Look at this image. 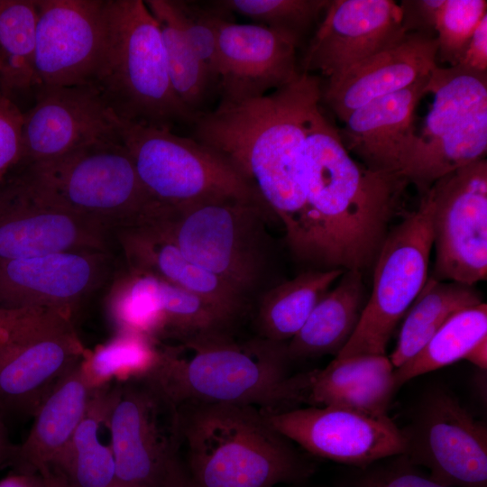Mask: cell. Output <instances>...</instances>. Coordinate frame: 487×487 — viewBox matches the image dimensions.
Segmentation results:
<instances>
[{
  "label": "cell",
  "mask_w": 487,
  "mask_h": 487,
  "mask_svg": "<svg viewBox=\"0 0 487 487\" xmlns=\"http://www.w3.org/2000/svg\"><path fill=\"white\" fill-rule=\"evenodd\" d=\"M119 119L171 130L194 115L172 87L158 22L142 0H106L104 41L91 83Z\"/></svg>",
  "instance_id": "cell-6"
},
{
  "label": "cell",
  "mask_w": 487,
  "mask_h": 487,
  "mask_svg": "<svg viewBox=\"0 0 487 487\" xmlns=\"http://www.w3.org/2000/svg\"><path fill=\"white\" fill-rule=\"evenodd\" d=\"M106 0H38V87L91 84L105 32Z\"/></svg>",
  "instance_id": "cell-18"
},
{
  "label": "cell",
  "mask_w": 487,
  "mask_h": 487,
  "mask_svg": "<svg viewBox=\"0 0 487 487\" xmlns=\"http://www.w3.org/2000/svg\"><path fill=\"white\" fill-rule=\"evenodd\" d=\"M148 220L188 259L219 278L251 306L283 280L278 245L267 227L269 221L277 219L265 205L239 199L162 205Z\"/></svg>",
  "instance_id": "cell-5"
},
{
  "label": "cell",
  "mask_w": 487,
  "mask_h": 487,
  "mask_svg": "<svg viewBox=\"0 0 487 487\" xmlns=\"http://www.w3.org/2000/svg\"><path fill=\"white\" fill-rule=\"evenodd\" d=\"M434 36L410 32L399 42L327 78L321 87L325 102L343 121L365 104L412 85L437 66Z\"/></svg>",
  "instance_id": "cell-22"
},
{
  "label": "cell",
  "mask_w": 487,
  "mask_h": 487,
  "mask_svg": "<svg viewBox=\"0 0 487 487\" xmlns=\"http://www.w3.org/2000/svg\"><path fill=\"white\" fill-rule=\"evenodd\" d=\"M38 0H0V90L10 99L36 90Z\"/></svg>",
  "instance_id": "cell-31"
},
{
  "label": "cell",
  "mask_w": 487,
  "mask_h": 487,
  "mask_svg": "<svg viewBox=\"0 0 487 487\" xmlns=\"http://www.w3.org/2000/svg\"><path fill=\"white\" fill-rule=\"evenodd\" d=\"M464 359L473 363L479 369L487 370V336L482 338Z\"/></svg>",
  "instance_id": "cell-43"
},
{
  "label": "cell",
  "mask_w": 487,
  "mask_h": 487,
  "mask_svg": "<svg viewBox=\"0 0 487 487\" xmlns=\"http://www.w3.org/2000/svg\"><path fill=\"white\" fill-rule=\"evenodd\" d=\"M404 455L428 477L450 487H487V427L447 390L425 392L401 428Z\"/></svg>",
  "instance_id": "cell-14"
},
{
  "label": "cell",
  "mask_w": 487,
  "mask_h": 487,
  "mask_svg": "<svg viewBox=\"0 0 487 487\" xmlns=\"http://www.w3.org/2000/svg\"><path fill=\"white\" fill-rule=\"evenodd\" d=\"M321 105L308 121L300 171L319 267L363 272L401 212L409 182L355 161Z\"/></svg>",
  "instance_id": "cell-1"
},
{
  "label": "cell",
  "mask_w": 487,
  "mask_h": 487,
  "mask_svg": "<svg viewBox=\"0 0 487 487\" xmlns=\"http://www.w3.org/2000/svg\"><path fill=\"white\" fill-rule=\"evenodd\" d=\"M486 9L485 0H443L433 23L436 60L455 66Z\"/></svg>",
  "instance_id": "cell-36"
},
{
  "label": "cell",
  "mask_w": 487,
  "mask_h": 487,
  "mask_svg": "<svg viewBox=\"0 0 487 487\" xmlns=\"http://www.w3.org/2000/svg\"><path fill=\"white\" fill-rule=\"evenodd\" d=\"M321 87L317 76L301 71L262 96L220 101L191 123L193 139L230 161L284 224L298 222L307 211L301 159L308 121L322 104Z\"/></svg>",
  "instance_id": "cell-2"
},
{
  "label": "cell",
  "mask_w": 487,
  "mask_h": 487,
  "mask_svg": "<svg viewBox=\"0 0 487 487\" xmlns=\"http://www.w3.org/2000/svg\"><path fill=\"white\" fill-rule=\"evenodd\" d=\"M288 343L260 336L236 340L230 331L159 343L143 374L175 406L247 405L262 412L287 409Z\"/></svg>",
  "instance_id": "cell-3"
},
{
  "label": "cell",
  "mask_w": 487,
  "mask_h": 487,
  "mask_svg": "<svg viewBox=\"0 0 487 487\" xmlns=\"http://www.w3.org/2000/svg\"><path fill=\"white\" fill-rule=\"evenodd\" d=\"M409 32L393 0H333L303 60L327 78L402 40Z\"/></svg>",
  "instance_id": "cell-21"
},
{
  "label": "cell",
  "mask_w": 487,
  "mask_h": 487,
  "mask_svg": "<svg viewBox=\"0 0 487 487\" xmlns=\"http://www.w3.org/2000/svg\"><path fill=\"white\" fill-rule=\"evenodd\" d=\"M429 199L435 262L430 278L474 286L487 277V161L436 180Z\"/></svg>",
  "instance_id": "cell-13"
},
{
  "label": "cell",
  "mask_w": 487,
  "mask_h": 487,
  "mask_svg": "<svg viewBox=\"0 0 487 487\" xmlns=\"http://www.w3.org/2000/svg\"><path fill=\"white\" fill-rule=\"evenodd\" d=\"M486 370L479 369L473 378L476 392L484 403H486Z\"/></svg>",
  "instance_id": "cell-44"
},
{
  "label": "cell",
  "mask_w": 487,
  "mask_h": 487,
  "mask_svg": "<svg viewBox=\"0 0 487 487\" xmlns=\"http://www.w3.org/2000/svg\"><path fill=\"white\" fill-rule=\"evenodd\" d=\"M426 92L432 102L405 157L401 176L425 193L441 177L485 159L487 74L457 67L431 72Z\"/></svg>",
  "instance_id": "cell-7"
},
{
  "label": "cell",
  "mask_w": 487,
  "mask_h": 487,
  "mask_svg": "<svg viewBox=\"0 0 487 487\" xmlns=\"http://www.w3.org/2000/svg\"><path fill=\"white\" fill-rule=\"evenodd\" d=\"M111 384L96 389L89 407L65 451L51 470L67 487H115V464L110 446L99 439Z\"/></svg>",
  "instance_id": "cell-30"
},
{
  "label": "cell",
  "mask_w": 487,
  "mask_h": 487,
  "mask_svg": "<svg viewBox=\"0 0 487 487\" xmlns=\"http://www.w3.org/2000/svg\"><path fill=\"white\" fill-rule=\"evenodd\" d=\"M429 76L351 112L338 130L349 153L372 170L401 176L414 134L416 109Z\"/></svg>",
  "instance_id": "cell-24"
},
{
  "label": "cell",
  "mask_w": 487,
  "mask_h": 487,
  "mask_svg": "<svg viewBox=\"0 0 487 487\" xmlns=\"http://www.w3.org/2000/svg\"><path fill=\"white\" fill-rule=\"evenodd\" d=\"M101 251H67L0 260V308L46 309L70 318L92 295L108 288L123 262Z\"/></svg>",
  "instance_id": "cell-15"
},
{
  "label": "cell",
  "mask_w": 487,
  "mask_h": 487,
  "mask_svg": "<svg viewBox=\"0 0 487 487\" xmlns=\"http://www.w3.org/2000/svg\"><path fill=\"white\" fill-rule=\"evenodd\" d=\"M12 447L13 446L6 438L4 427L0 421V466L5 461L9 460Z\"/></svg>",
  "instance_id": "cell-46"
},
{
  "label": "cell",
  "mask_w": 487,
  "mask_h": 487,
  "mask_svg": "<svg viewBox=\"0 0 487 487\" xmlns=\"http://www.w3.org/2000/svg\"><path fill=\"white\" fill-rule=\"evenodd\" d=\"M482 302L474 286L428 277L407 311L398 343L389 356L393 367L415 356L453 315Z\"/></svg>",
  "instance_id": "cell-29"
},
{
  "label": "cell",
  "mask_w": 487,
  "mask_h": 487,
  "mask_svg": "<svg viewBox=\"0 0 487 487\" xmlns=\"http://www.w3.org/2000/svg\"><path fill=\"white\" fill-rule=\"evenodd\" d=\"M115 117L142 183L161 204L239 199L267 206L253 184L218 152L170 129Z\"/></svg>",
  "instance_id": "cell-8"
},
{
  "label": "cell",
  "mask_w": 487,
  "mask_h": 487,
  "mask_svg": "<svg viewBox=\"0 0 487 487\" xmlns=\"http://www.w3.org/2000/svg\"><path fill=\"white\" fill-rule=\"evenodd\" d=\"M0 487H46L40 473L17 471L0 480Z\"/></svg>",
  "instance_id": "cell-42"
},
{
  "label": "cell",
  "mask_w": 487,
  "mask_h": 487,
  "mask_svg": "<svg viewBox=\"0 0 487 487\" xmlns=\"http://www.w3.org/2000/svg\"><path fill=\"white\" fill-rule=\"evenodd\" d=\"M48 311L51 310L0 308V347L31 328Z\"/></svg>",
  "instance_id": "cell-40"
},
{
  "label": "cell",
  "mask_w": 487,
  "mask_h": 487,
  "mask_svg": "<svg viewBox=\"0 0 487 487\" xmlns=\"http://www.w3.org/2000/svg\"><path fill=\"white\" fill-rule=\"evenodd\" d=\"M124 265L194 293L235 323L250 303L227 284L188 259L151 220L113 231Z\"/></svg>",
  "instance_id": "cell-23"
},
{
  "label": "cell",
  "mask_w": 487,
  "mask_h": 487,
  "mask_svg": "<svg viewBox=\"0 0 487 487\" xmlns=\"http://www.w3.org/2000/svg\"><path fill=\"white\" fill-rule=\"evenodd\" d=\"M23 113L0 90V182L19 162Z\"/></svg>",
  "instance_id": "cell-38"
},
{
  "label": "cell",
  "mask_w": 487,
  "mask_h": 487,
  "mask_svg": "<svg viewBox=\"0 0 487 487\" xmlns=\"http://www.w3.org/2000/svg\"><path fill=\"white\" fill-rule=\"evenodd\" d=\"M358 468L345 487H450L431 480L404 455Z\"/></svg>",
  "instance_id": "cell-37"
},
{
  "label": "cell",
  "mask_w": 487,
  "mask_h": 487,
  "mask_svg": "<svg viewBox=\"0 0 487 487\" xmlns=\"http://www.w3.org/2000/svg\"><path fill=\"white\" fill-rule=\"evenodd\" d=\"M46 483V487H67L63 478L55 471L47 469L40 473Z\"/></svg>",
  "instance_id": "cell-45"
},
{
  "label": "cell",
  "mask_w": 487,
  "mask_h": 487,
  "mask_svg": "<svg viewBox=\"0 0 487 487\" xmlns=\"http://www.w3.org/2000/svg\"><path fill=\"white\" fill-rule=\"evenodd\" d=\"M72 318L48 311L0 347V412L33 416L45 397L86 355Z\"/></svg>",
  "instance_id": "cell-17"
},
{
  "label": "cell",
  "mask_w": 487,
  "mask_h": 487,
  "mask_svg": "<svg viewBox=\"0 0 487 487\" xmlns=\"http://www.w3.org/2000/svg\"><path fill=\"white\" fill-rule=\"evenodd\" d=\"M35 97L34 106L23 113L17 164L51 161L116 133L115 115L92 84L41 87Z\"/></svg>",
  "instance_id": "cell-20"
},
{
  "label": "cell",
  "mask_w": 487,
  "mask_h": 487,
  "mask_svg": "<svg viewBox=\"0 0 487 487\" xmlns=\"http://www.w3.org/2000/svg\"><path fill=\"white\" fill-rule=\"evenodd\" d=\"M454 67L487 74V14L481 20Z\"/></svg>",
  "instance_id": "cell-39"
},
{
  "label": "cell",
  "mask_w": 487,
  "mask_h": 487,
  "mask_svg": "<svg viewBox=\"0 0 487 487\" xmlns=\"http://www.w3.org/2000/svg\"><path fill=\"white\" fill-rule=\"evenodd\" d=\"M67 251L119 254L110 229L70 209L30 170L15 165L0 182V260Z\"/></svg>",
  "instance_id": "cell-11"
},
{
  "label": "cell",
  "mask_w": 487,
  "mask_h": 487,
  "mask_svg": "<svg viewBox=\"0 0 487 487\" xmlns=\"http://www.w3.org/2000/svg\"><path fill=\"white\" fill-rule=\"evenodd\" d=\"M386 355L334 359L324 369L290 376L289 409L299 404L340 407L385 416L398 389Z\"/></svg>",
  "instance_id": "cell-25"
},
{
  "label": "cell",
  "mask_w": 487,
  "mask_h": 487,
  "mask_svg": "<svg viewBox=\"0 0 487 487\" xmlns=\"http://www.w3.org/2000/svg\"><path fill=\"white\" fill-rule=\"evenodd\" d=\"M161 487H195L179 454L170 460Z\"/></svg>",
  "instance_id": "cell-41"
},
{
  "label": "cell",
  "mask_w": 487,
  "mask_h": 487,
  "mask_svg": "<svg viewBox=\"0 0 487 487\" xmlns=\"http://www.w3.org/2000/svg\"><path fill=\"white\" fill-rule=\"evenodd\" d=\"M179 414L195 487H275L302 482L315 470L258 408L186 405Z\"/></svg>",
  "instance_id": "cell-4"
},
{
  "label": "cell",
  "mask_w": 487,
  "mask_h": 487,
  "mask_svg": "<svg viewBox=\"0 0 487 487\" xmlns=\"http://www.w3.org/2000/svg\"><path fill=\"white\" fill-rule=\"evenodd\" d=\"M487 336V305L482 302L453 315L411 359L394 368L398 389L409 380L458 360Z\"/></svg>",
  "instance_id": "cell-33"
},
{
  "label": "cell",
  "mask_w": 487,
  "mask_h": 487,
  "mask_svg": "<svg viewBox=\"0 0 487 487\" xmlns=\"http://www.w3.org/2000/svg\"><path fill=\"white\" fill-rule=\"evenodd\" d=\"M432 248L431 207L422 194L417 208L388 233L373 265L372 287L359 324L335 359L385 355L396 326L428 278Z\"/></svg>",
  "instance_id": "cell-10"
},
{
  "label": "cell",
  "mask_w": 487,
  "mask_h": 487,
  "mask_svg": "<svg viewBox=\"0 0 487 487\" xmlns=\"http://www.w3.org/2000/svg\"><path fill=\"white\" fill-rule=\"evenodd\" d=\"M263 415L276 431L307 452L356 468L406 451L402 429L387 415L314 406Z\"/></svg>",
  "instance_id": "cell-16"
},
{
  "label": "cell",
  "mask_w": 487,
  "mask_h": 487,
  "mask_svg": "<svg viewBox=\"0 0 487 487\" xmlns=\"http://www.w3.org/2000/svg\"><path fill=\"white\" fill-rule=\"evenodd\" d=\"M23 166L70 209L112 232L144 221L162 205L142 183L117 132L53 161Z\"/></svg>",
  "instance_id": "cell-9"
},
{
  "label": "cell",
  "mask_w": 487,
  "mask_h": 487,
  "mask_svg": "<svg viewBox=\"0 0 487 487\" xmlns=\"http://www.w3.org/2000/svg\"><path fill=\"white\" fill-rule=\"evenodd\" d=\"M145 4L160 26L174 91L195 117L201 113L214 81L184 33L175 1L147 0Z\"/></svg>",
  "instance_id": "cell-32"
},
{
  "label": "cell",
  "mask_w": 487,
  "mask_h": 487,
  "mask_svg": "<svg viewBox=\"0 0 487 487\" xmlns=\"http://www.w3.org/2000/svg\"><path fill=\"white\" fill-rule=\"evenodd\" d=\"M115 487H161L180 448L179 408L145 376L111 384L105 423Z\"/></svg>",
  "instance_id": "cell-12"
},
{
  "label": "cell",
  "mask_w": 487,
  "mask_h": 487,
  "mask_svg": "<svg viewBox=\"0 0 487 487\" xmlns=\"http://www.w3.org/2000/svg\"><path fill=\"white\" fill-rule=\"evenodd\" d=\"M317 302L299 331L288 342L290 361L335 356L355 331L367 297L363 272L346 270Z\"/></svg>",
  "instance_id": "cell-27"
},
{
  "label": "cell",
  "mask_w": 487,
  "mask_h": 487,
  "mask_svg": "<svg viewBox=\"0 0 487 487\" xmlns=\"http://www.w3.org/2000/svg\"><path fill=\"white\" fill-rule=\"evenodd\" d=\"M159 342L142 335L116 333L108 342L86 353L83 369L89 383L98 388L145 374L154 363Z\"/></svg>",
  "instance_id": "cell-34"
},
{
  "label": "cell",
  "mask_w": 487,
  "mask_h": 487,
  "mask_svg": "<svg viewBox=\"0 0 487 487\" xmlns=\"http://www.w3.org/2000/svg\"><path fill=\"white\" fill-rule=\"evenodd\" d=\"M217 37L216 87L221 101L239 102L267 95L300 74V42L258 23H237L215 14Z\"/></svg>",
  "instance_id": "cell-19"
},
{
  "label": "cell",
  "mask_w": 487,
  "mask_h": 487,
  "mask_svg": "<svg viewBox=\"0 0 487 487\" xmlns=\"http://www.w3.org/2000/svg\"><path fill=\"white\" fill-rule=\"evenodd\" d=\"M83 359L56 383L34 412L25 439L12 447L9 460L18 471L51 469L68 446L96 389L85 374Z\"/></svg>",
  "instance_id": "cell-26"
},
{
  "label": "cell",
  "mask_w": 487,
  "mask_h": 487,
  "mask_svg": "<svg viewBox=\"0 0 487 487\" xmlns=\"http://www.w3.org/2000/svg\"><path fill=\"white\" fill-rule=\"evenodd\" d=\"M344 271L343 269H306L265 290L253 303L257 336L288 343Z\"/></svg>",
  "instance_id": "cell-28"
},
{
  "label": "cell",
  "mask_w": 487,
  "mask_h": 487,
  "mask_svg": "<svg viewBox=\"0 0 487 487\" xmlns=\"http://www.w3.org/2000/svg\"><path fill=\"white\" fill-rule=\"evenodd\" d=\"M329 0H225L213 5L220 14L234 12L300 42Z\"/></svg>",
  "instance_id": "cell-35"
}]
</instances>
